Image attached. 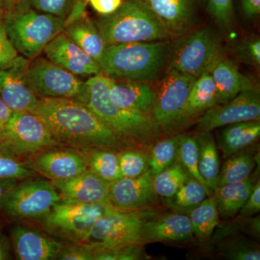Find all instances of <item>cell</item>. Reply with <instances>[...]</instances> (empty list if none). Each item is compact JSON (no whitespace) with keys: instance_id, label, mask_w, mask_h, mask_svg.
<instances>
[{"instance_id":"6da1fadb","label":"cell","mask_w":260,"mask_h":260,"mask_svg":"<svg viewBox=\"0 0 260 260\" xmlns=\"http://www.w3.org/2000/svg\"><path fill=\"white\" fill-rule=\"evenodd\" d=\"M34 114L63 145L84 152L105 149L119 152L132 148L85 104L62 98L39 99Z\"/></svg>"},{"instance_id":"7a4b0ae2","label":"cell","mask_w":260,"mask_h":260,"mask_svg":"<svg viewBox=\"0 0 260 260\" xmlns=\"http://www.w3.org/2000/svg\"><path fill=\"white\" fill-rule=\"evenodd\" d=\"M172 40L107 46L98 61L102 75L113 80L159 81L169 69Z\"/></svg>"},{"instance_id":"3957f363","label":"cell","mask_w":260,"mask_h":260,"mask_svg":"<svg viewBox=\"0 0 260 260\" xmlns=\"http://www.w3.org/2000/svg\"><path fill=\"white\" fill-rule=\"evenodd\" d=\"M110 78L94 75L86 81L85 105L119 138L131 146L148 148L160 138L161 131L151 116L116 107L109 95Z\"/></svg>"},{"instance_id":"277c9868","label":"cell","mask_w":260,"mask_h":260,"mask_svg":"<svg viewBox=\"0 0 260 260\" xmlns=\"http://www.w3.org/2000/svg\"><path fill=\"white\" fill-rule=\"evenodd\" d=\"M94 22L107 47L174 39L142 0H123L115 12Z\"/></svg>"},{"instance_id":"5b68a950","label":"cell","mask_w":260,"mask_h":260,"mask_svg":"<svg viewBox=\"0 0 260 260\" xmlns=\"http://www.w3.org/2000/svg\"><path fill=\"white\" fill-rule=\"evenodd\" d=\"M64 19L23 8L7 13L3 23L10 42L18 52L31 60L63 31Z\"/></svg>"},{"instance_id":"8992f818","label":"cell","mask_w":260,"mask_h":260,"mask_svg":"<svg viewBox=\"0 0 260 260\" xmlns=\"http://www.w3.org/2000/svg\"><path fill=\"white\" fill-rule=\"evenodd\" d=\"M223 56L218 38L211 29L204 27L173 39L169 69L198 78L210 72Z\"/></svg>"},{"instance_id":"52a82bcc","label":"cell","mask_w":260,"mask_h":260,"mask_svg":"<svg viewBox=\"0 0 260 260\" xmlns=\"http://www.w3.org/2000/svg\"><path fill=\"white\" fill-rule=\"evenodd\" d=\"M116 209L103 203L89 204L61 200L42 217V225L47 232L73 244H83L98 220Z\"/></svg>"},{"instance_id":"ba28073f","label":"cell","mask_w":260,"mask_h":260,"mask_svg":"<svg viewBox=\"0 0 260 260\" xmlns=\"http://www.w3.org/2000/svg\"><path fill=\"white\" fill-rule=\"evenodd\" d=\"M150 210H114L98 220L83 244L90 246L93 251L144 246L143 224L154 215Z\"/></svg>"},{"instance_id":"9c48e42d","label":"cell","mask_w":260,"mask_h":260,"mask_svg":"<svg viewBox=\"0 0 260 260\" xmlns=\"http://www.w3.org/2000/svg\"><path fill=\"white\" fill-rule=\"evenodd\" d=\"M23 80L39 99L62 98L85 104L86 82L49 59L37 57L29 61Z\"/></svg>"},{"instance_id":"30bf717a","label":"cell","mask_w":260,"mask_h":260,"mask_svg":"<svg viewBox=\"0 0 260 260\" xmlns=\"http://www.w3.org/2000/svg\"><path fill=\"white\" fill-rule=\"evenodd\" d=\"M197 79L177 70L168 69L159 80L151 117L160 131H170L183 124L186 101Z\"/></svg>"},{"instance_id":"8fae6325","label":"cell","mask_w":260,"mask_h":260,"mask_svg":"<svg viewBox=\"0 0 260 260\" xmlns=\"http://www.w3.org/2000/svg\"><path fill=\"white\" fill-rule=\"evenodd\" d=\"M1 143L18 157L63 146L44 121L29 112H13Z\"/></svg>"},{"instance_id":"7c38bea8","label":"cell","mask_w":260,"mask_h":260,"mask_svg":"<svg viewBox=\"0 0 260 260\" xmlns=\"http://www.w3.org/2000/svg\"><path fill=\"white\" fill-rule=\"evenodd\" d=\"M21 181L10 191L2 206L12 218H42L60 201V195L51 181L31 177Z\"/></svg>"},{"instance_id":"4fadbf2b","label":"cell","mask_w":260,"mask_h":260,"mask_svg":"<svg viewBox=\"0 0 260 260\" xmlns=\"http://www.w3.org/2000/svg\"><path fill=\"white\" fill-rule=\"evenodd\" d=\"M259 89L246 90L226 102L210 108L198 118L197 129L211 132L234 123L259 119Z\"/></svg>"},{"instance_id":"5bb4252c","label":"cell","mask_w":260,"mask_h":260,"mask_svg":"<svg viewBox=\"0 0 260 260\" xmlns=\"http://www.w3.org/2000/svg\"><path fill=\"white\" fill-rule=\"evenodd\" d=\"M48 149L28 157L26 165L50 180L74 177L89 169L85 154L75 148Z\"/></svg>"},{"instance_id":"9a60e30c","label":"cell","mask_w":260,"mask_h":260,"mask_svg":"<svg viewBox=\"0 0 260 260\" xmlns=\"http://www.w3.org/2000/svg\"><path fill=\"white\" fill-rule=\"evenodd\" d=\"M153 175L148 169L139 177H121L109 183V201L121 210L150 209L158 203L153 186Z\"/></svg>"},{"instance_id":"2e32d148","label":"cell","mask_w":260,"mask_h":260,"mask_svg":"<svg viewBox=\"0 0 260 260\" xmlns=\"http://www.w3.org/2000/svg\"><path fill=\"white\" fill-rule=\"evenodd\" d=\"M43 52L51 62L76 76L102 75L98 61L80 49L63 31L46 46Z\"/></svg>"},{"instance_id":"e0dca14e","label":"cell","mask_w":260,"mask_h":260,"mask_svg":"<svg viewBox=\"0 0 260 260\" xmlns=\"http://www.w3.org/2000/svg\"><path fill=\"white\" fill-rule=\"evenodd\" d=\"M10 237L16 259L20 260L57 259L64 248L63 243L25 225L12 227Z\"/></svg>"},{"instance_id":"ac0fdd59","label":"cell","mask_w":260,"mask_h":260,"mask_svg":"<svg viewBox=\"0 0 260 260\" xmlns=\"http://www.w3.org/2000/svg\"><path fill=\"white\" fill-rule=\"evenodd\" d=\"M29 61L18 56L11 68L0 70V98L13 112H32L39 102L23 80Z\"/></svg>"},{"instance_id":"d6986e66","label":"cell","mask_w":260,"mask_h":260,"mask_svg":"<svg viewBox=\"0 0 260 260\" xmlns=\"http://www.w3.org/2000/svg\"><path fill=\"white\" fill-rule=\"evenodd\" d=\"M61 200L89 204H110L109 182L88 169L78 175L62 180H51Z\"/></svg>"},{"instance_id":"ffe728a7","label":"cell","mask_w":260,"mask_h":260,"mask_svg":"<svg viewBox=\"0 0 260 260\" xmlns=\"http://www.w3.org/2000/svg\"><path fill=\"white\" fill-rule=\"evenodd\" d=\"M174 39L190 31L196 22V0H142Z\"/></svg>"},{"instance_id":"44dd1931","label":"cell","mask_w":260,"mask_h":260,"mask_svg":"<svg viewBox=\"0 0 260 260\" xmlns=\"http://www.w3.org/2000/svg\"><path fill=\"white\" fill-rule=\"evenodd\" d=\"M143 237L145 244L181 243L191 240L194 235L189 216L174 212L146 219L143 224Z\"/></svg>"},{"instance_id":"7402d4cb","label":"cell","mask_w":260,"mask_h":260,"mask_svg":"<svg viewBox=\"0 0 260 260\" xmlns=\"http://www.w3.org/2000/svg\"><path fill=\"white\" fill-rule=\"evenodd\" d=\"M109 95L116 107L141 115L151 116L155 90L150 84L111 79Z\"/></svg>"},{"instance_id":"603a6c76","label":"cell","mask_w":260,"mask_h":260,"mask_svg":"<svg viewBox=\"0 0 260 260\" xmlns=\"http://www.w3.org/2000/svg\"><path fill=\"white\" fill-rule=\"evenodd\" d=\"M210 73L218 90V104L226 102L243 91L259 88L252 80L239 71L234 61L225 56L214 65Z\"/></svg>"},{"instance_id":"cb8c5ba5","label":"cell","mask_w":260,"mask_h":260,"mask_svg":"<svg viewBox=\"0 0 260 260\" xmlns=\"http://www.w3.org/2000/svg\"><path fill=\"white\" fill-rule=\"evenodd\" d=\"M255 176L239 182L218 186L213 196L219 216L223 220L234 218L242 209L256 182Z\"/></svg>"},{"instance_id":"d4e9b609","label":"cell","mask_w":260,"mask_h":260,"mask_svg":"<svg viewBox=\"0 0 260 260\" xmlns=\"http://www.w3.org/2000/svg\"><path fill=\"white\" fill-rule=\"evenodd\" d=\"M259 136V119L229 124L219 131V149L223 153V158L226 159L239 150L251 146Z\"/></svg>"},{"instance_id":"484cf974","label":"cell","mask_w":260,"mask_h":260,"mask_svg":"<svg viewBox=\"0 0 260 260\" xmlns=\"http://www.w3.org/2000/svg\"><path fill=\"white\" fill-rule=\"evenodd\" d=\"M218 104V93L210 72L202 75L193 84L186 101L182 122L204 114Z\"/></svg>"},{"instance_id":"4316f807","label":"cell","mask_w":260,"mask_h":260,"mask_svg":"<svg viewBox=\"0 0 260 260\" xmlns=\"http://www.w3.org/2000/svg\"><path fill=\"white\" fill-rule=\"evenodd\" d=\"M63 32L96 61L107 47L95 22L88 15L64 27Z\"/></svg>"},{"instance_id":"83f0119b","label":"cell","mask_w":260,"mask_h":260,"mask_svg":"<svg viewBox=\"0 0 260 260\" xmlns=\"http://www.w3.org/2000/svg\"><path fill=\"white\" fill-rule=\"evenodd\" d=\"M199 153V171L200 175L212 192L218 187V179L220 172L216 143L210 132H198L196 135Z\"/></svg>"},{"instance_id":"f1b7e54d","label":"cell","mask_w":260,"mask_h":260,"mask_svg":"<svg viewBox=\"0 0 260 260\" xmlns=\"http://www.w3.org/2000/svg\"><path fill=\"white\" fill-rule=\"evenodd\" d=\"M258 154H254V150L247 147L227 158L219 172L218 187L250 177L257 165Z\"/></svg>"},{"instance_id":"f546056e","label":"cell","mask_w":260,"mask_h":260,"mask_svg":"<svg viewBox=\"0 0 260 260\" xmlns=\"http://www.w3.org/2000/svg\"><path fill=\"white\" fill-rule=\"evenodd\" d=\"M194 237L201 243L209 242L219 223V213L213 196L206 198L187 214Z\"/></svg>"},{"instance_id":"4dcf8cb0","label":"cell","mask_w":260,"mask_h":260,"mask_svg":"<svg viewBox=\"0 0 260 260\" xmlns=\"http://www.w3.org/2000/svg\"><path fill=\"white\" fill-rule=\"evenodd\" d=\"M212 194L213 192L209 189L196 179L190 178L175 194L171 198H165L166 204L176 213L187 215L207 197Z\"/></svg>"},{"instance_id":"1f68e13d","label":"cell","mask_w":260,"mask_h":260,"mask_svg":"<svg viewBox=\"0 0 260 260\" xmlns=\"http://www.w3.org/2000/svg\"><path fill=\"white\" fill-rule=\"evenodd\" d=\"M89 169L103 179L112 182L122 177L118 152L105 149H92L84 152Z\"/></svg>"},{"instance_id":"d6a6232c","label":"cell","mask_w":260,"mask_h":260,"mask_svg":"<svg viewBox=\"0 0 260 260\" xmlns=\"http://www.w3.org/2000/svg\"><path fill=\"white\" fill-rule=\"evenodd\" d=\"M191 178L179 160L153 176V186L158 196L169 198Z\"/></svg>"},{"instance_id":"836d02e7","label":"cell","mask_w":260,"mask_h":260,"mask_svg":"<svg viewBox=\"0 0 260 260\" xmlns=\"http://www.w3.org/2000/svg\"><path fill=\"white\" fill-rule=\"evenodd\" d=\"M216 249L218 255L227 259L259 260V246L244 237H234L222 240Z\"/></svg>"},{"instance_id":"e575fe53","label":"cell","mask_w":260,"mask_h":260,"mask_svg":"<svg viewBox=\"0 0 260 260\" xmlns=\"http://www.w3.org/2000/svg\"><path fill=\"white\" fill-rule=\"evenodd\" d=\"M180 135L160 140L154 145L149 158V169L153 176L161 172L177 160Z\"/></svg>"},{"instance_id":"d590c367","label":"cell","mask_w":260,"mask_h":260,"mask_svg":"<svg viewBox=\"0 0 260 260\" xmlns=\"http://www.w3.org/2000/svg\"><path fill=\"white\" fill-rule=\"evenodd\" d=\"M177 160L186 169L189 175L207 187L200 174L198 144L195 136L181 135L178 148ZM208 188V187H207Z\"/></svg>"},{"instance_id":"8d00e7d4","label":"cell","mask_w":260,"mask_h":260,"mask_svg":"<svg viewBox=\"0 0 260 260\" xmlns=\"http://www.w3.org/2000/svg\"><path fill=\"white\" fill-rule=\"evenodd\" d=\"M32 169L22 162L18 156L0 143V179L21 181L36 175Z\"/></svg>"},{"instance_id":"74e56055","label":"cell","mask_w":260,"mask_h":260,"mask_svg":"<svg viewBox=\"0 0 260 260\" xmlns=\"http://www.w3.org/2000/svg\"><path fill=\"white\" fill-rule=\"evenodd\" d=\"M119 168L122 177H137L149 169V158L146 152L139 149L127 148L118 152Z\"/></svg>"},{"instance_id":"f35d334b","label":"cell","mask_w":260,"mask_h":260,"mask_svg":"<svg viewBox=\"0 0 260 260\" xmlns=\"http://www.w3.org/2000/svg\"><path fill=\"white\" fill-rule=\"evenodd\" d=\"M232 50L238 60L259 69L260 39L258 36H251L236 42L233 45Z\"/></svg>"},{"instance_id":"ab89813d","label":"cell","mask_w":260,"mask_h":260,"mask_svg":"<svg viewBox=\"0 0 260 260\" xmlns=\"http://www.w3.org/2000/svg\"><path fill=\"white\" fill-rule=\"evenodd\" d=\"M143 246H124L94 251L93 260H138L148 259Z\"/></svg>"},{"instance_id":"60d3db41","label":"cell","mask_w":260,"mask_h":260,"mask_svg":"<svg viewBox=\"0 0 260 260\" xmlns=\"http://www.w3.org/2000/svg\"><path fill=\"white\" fill-rule=\"evenodd\" d=\"M207 8L210 14L223 28L232 27L234 19L233 0H206Z\"/></svg>"},{"instance_id":"b9f144b4","label":"cell","mask_w":260,"mask_h":260,"mask_svg":"<svg viewBox=\"0 0 260 260\" xmlns=\"http://www.w3.org/2000/svg\"><path fill=\"white\" fill-rule=\"evenodd\" d=\"M28 2L38 11L65 18L75 0H28Z\"/></svg>"},{"instance_id":"7bdbcfd3","label":"cell","mask_w":260,"mask_h":260,"mask_svg":"<svg viewBox=\"0 0 260 260\" xmlns=\"http://www.w3.org/2000/svg\"><path fill=\"white\" fill-rule=\"evenodd\" d=\"M19 53L8 37L3 20L0 21V70L9 69Z\"/></svg>"},{"instance_id":"ee69618b","label":"cell","mask_w":260,"mask_h":260,"mask_svg":"<svg viewBox=\"0 0 260 260\" xmlns=\"http://www.w3.org/2000/svg\"><path fill=\"white\" fill-rule=\"evenodd\" d=\"M94 251L85 244H73L64 246L57 259L60 260H93Z\"/></svg>"},{"instance_id":"f6af8a7d","label":"cell","mask_w":260,"mask_h":260,"mask_svg":"<svg viewBox=\"0 0 260 260\" xmlns=\"http://www.w3.org/2000/svg\"><path fill=\"white\" fill-rule=\"evenodd\" d=\"M260 210V183L259 179L256 181L250 195L246 200L245 204L239 212V216L249 218L259 213Z\"/></svg>"},{"instance_id":"bcb514c9","label":"cell","mask_w":260,"mask_h":260,"mask_svg":"<svg viewBox=\"0 0 260 260\" xmlns=\"http://www.w3.org/2000/svg\"><path fill=\"white\" fill-rule=\"evenodd\" d=\"M88 4L100 15H108L115 12L123 0H88Z\"/></svg>"},{"instance_id":"7dc6e473","label":"cell","mask_w":260,"mask_h":260,"mask_svg":"<svg viewBox=\"0 0 260 260\" xmlns=\"http://www.w3.org/2000/svg\"><path fill=\"white\" fill-rule=\"evenodd\" d=\"M88 0H75L71 10L64 19V28L70 24L74 23L77 20L87 16V6Z\"/></svg>"},{"instance_id":"c3c4849f","label":"cell","mask_w":260,"mask_h":260,"mask_svg":"<svg viewBox=\"0 0 260 260\" xmlns=\"http://www.w3.org/2000/svg\"><path fill=\"white\" fill-rule=\"evenodd\" d=\"M241 10L249 20L256 18L260 13V0H240Z\"/></svg>"},{"instance_id":"681fc988","label":"cell","mask_w":260,"mask_h":260,"mask_svg":"<svg viewBox=\"0 0 260 260\" xmlns=\"http://www.w3.org/2000/svg\"><path fill=\"white\" fill-rule=\"evenodd\" d=\"M13 112L0 98V143L4 140L5 129Z\"/></svg>"},{"instance_id":"f907efd6","label":"cell","mask_w":260,"mask_h":260,"mask_svg":"<svg viewBox=\"0 0 260 260\" xmlns=\"http://www.w3.org/2000/svg\"><path fill=\"white\" fill-rule=\"evenodd\" d=\"M19 180L13 179H0V209H2L7 195L13 189Z\"/></svg>"},{"instance_id":"816d5d0a","label":"cell","mask_w":260,"mask_h":260,"mask_svg":"<svg viewBox=\"0 0 260 260\" xmlns=\"http://www.w3.org/2000/svg\"><path fill=\"white\" fill-rule=\"evenodd\" d=\"M11 259V249L8 238L0 228V260Z\"/></svg>"},{"instance_id":"f5cc1de1","label":"cell","mask_w":260,"mask_h":260,"mask_svg":"<svg viewBox=\"0 0 260 260\" xmlns=\"http://www.w3.org/2000/svg\"><path fill=\"white\" fill-rule=\"evenodd\" d=\"M5 1H6L7 3H19V2H20L21 1V0H5Z\"/></svg>"},{"instance_id":"db71d44e","label":"cell","mask_w":260,"mask_h":260,"mask_svg":"<svg viewBox=\"0 0 260 260\" xmlns=\"http://www.w3.org/2000/svg\"><path fill=\"white\" fill-rule=\"evenodd\" d=\"M3 10H2L1 7H0V21H2V20H3Z\"/></svg>"}]
</instances>
